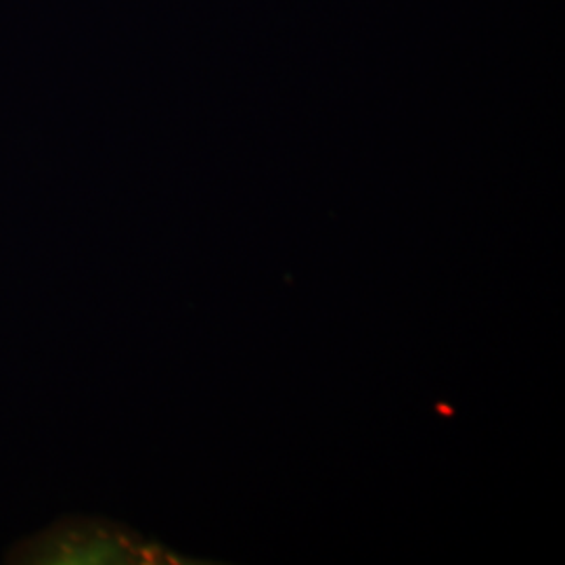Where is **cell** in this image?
<instances>
[{
    "label": "cell",
    "instance_id": "6da1fadb",
    "mask_svg": "<svg viewBox=\"0 0 565 565\" xmlns=\"http://www.w3.org/2000/svg\"><path fill=\"white\" fill-rule=\"evenodd\" d=\"M179 555L137 532L95 518H63L9 548L4 564H179Z\"/></svg>",
    "mask_w": 565,
    "mask_h": 565
}]
</instances>
